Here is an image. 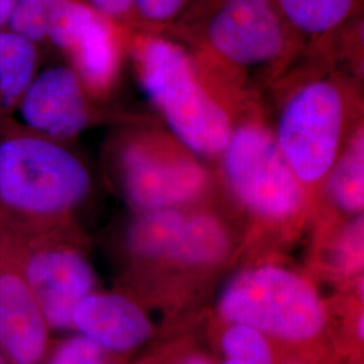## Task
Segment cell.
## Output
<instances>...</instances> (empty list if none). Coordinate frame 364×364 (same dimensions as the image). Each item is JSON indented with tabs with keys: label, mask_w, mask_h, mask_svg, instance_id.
<instances>
[{
	"label": "cell",
	"mask_w": 364,
	"mask_h": 364,
	"mask_svg": "<svg viewBox=\"0 0 364 364\" xmlns=\"http://www.w3.org/2000/svg\"><path fill=\"white\" fill-rule=\"evenodd\" d=\"M90 3L95 11L107 19L123 18L132 9V0H90Z\"/></svg>",
	"instance_id": "obj_23"
},
{
	"label": "cell",
	"mask_w": 364,
	"mask_h": 364,
	"mask_svg": "<svg viewBox=\"0 0 364 364\" xmlns=\"http://www.w3.org/2000/svg\"><path fill=\"white\" fill-rule=\"evenodd\" d=\"M221 154L230 191L252 216L284 224L305 210V186L266 129L258 124L234 129Z\"/></svg>",
	"instance_id": "obj_4"
},
{
	"label": "cell",
	"mask_w": 364,
	"mask_h": 364,
	"mask_svg": "<svg viewBox=\"0 0 364 364\" xmlns=\"http://www.w3.org/2000/svg\"><path fill=\"white\" fill-rule=\"evenodd\" d=\"M278 364H313L312 362L301 358V356H287L285 358V360L279 359Z\"/></svg>",
	"instance_id": "obj_26"
},
{
	"label": "cell",
	"mask_w": 364,
	"mask_h": 364,
	"mask_svg": "<svg viewBox=\"0 0 364 364\" xmlns=\"http://www.w3.org/2000/svg\"><path fill=\"white\" fill-rule=\"evenodd\" d=\"M37 45L0 28V107L14 108L37 75Z\"/></svg>",
	"instance_id": "obj_15"
},
{
	"label": "cell",
	"mask_w": 364,
	"mask_h": 364,
	"mask_svg": "<svg viewBox=\"0 0 364 364\" xmlns=\"http://www.w3.org/2000/svg\"><path fill=\"white\" fill-rule=\"evenodd\" d=\"M326 180L328 196L338 210L350 216L363 213V131H358L353 135L350 146L338 156Z\"/></svg>",
	"instance_id": "obj_16"
},
{
	"label": "cell",
	"mask_w": 364,
	"mask_h": 364,
	"mask_svg": "<svg viewBox=\"0 0 364 364\" xmlns=\"http://www.w3.org/2000/svg\"><path fill=\"white\" fill-rule=\"evenodd\" d=\"M73 329L112 355L136 351L154 336L147 312L129 296L92 291L78 302L72 316Z\"/></svg>",
	"instance_id": "obj_12"
},
{
	"label": "cell",
	"mask_w": 364,
	"mask_h": 364,
	"mask_svg": "<svg viewBox=\"0 0 364 364\" xmlns=\"http://www.w3.org/2000/svg\"><path fill=\"white\" fill-rule=\"evenodd\" d=\"M119 168L123 191L138 212L182 209L208 188V174L195 158L153 142L126 146Z\"/></svg>",
	"instance_id": "obj_6"
},
{
	"label": "cell",
	"mask_w": 364,
	"mask_h": 364,
	"mask_svg": "<svg viewBox=\"0 0 364 364\" xmlns=\"http://www.w3.org/2000/svg\"><path fill=\"white\" fill-rule=\"evenodd\" d=\"M166 362H168V360H166ZM135 364H161V362H159V360H153V362H150V360H142V362H141V363H135Z\"/></svg>",
	"instance_id": "obj_27"
},
{
	"label": "cell",
	"mask_w": 364,
	"mask_h": 364,
	"mask_svg": "<svg viewBox=\"0 0 364 364\" xmlns=\"http://www.w3.org/2000/svg\"><path fill=\"white\" fill-rule=\"evenodd\" d=\"M0 364H7L6 362V359H4V356H3V353L0 352Z\"/></svg>",
	"instance_id": "obj_28"
},
{
	"label": "cell",
	"mask_w": 364,
	"mask_h": 364,
	"mask_svg": "<svg viewBox=\"0 0 364 364\" xmlns=\"http://www.w3.org/2000/svg\"><path fill=\"white\" fill-rule=\"evenodd\" d=\"M16 259L50 329H73L78 302L96 285L87 257L76 247L50 243L30 248Z\"/></svg>",
	"instance_id": "obj_7"
},
{
	"label": "cell",
	"mask_w": 364,
	"mask_h": 364,
	"mask_svg": "<svg viewBox=\"0 0 364 364\" xmlns=\"http://www.w3.org/2000/svg\"><path fill=\"white\" fill-rule=\"evenodd\" d=\"M344 100L329 81H312L294 92L282 109L275 141L304 186L326 180L340 156Z\"/></svg>",
	"instance_id": "obj_5"
},
{
	"label": "cell",
	"mask_w": 364,
	"mask_h": 364,
	"mask_svg": "<svg viewBox=\"0 0 364 364\" xmlns=\"http://www.w3.org/2000/svg\"><path fill=\"white\" fill-rule=\"evenodd\" d=\"M50 326L15 255L0 259V352L7 364H41Z\"/></svg>",
	"instance_id": "obj_11"
},
{
	"label": "cell",
	"mask_w": 364,
	"mask_h": 364,
	"mask_svg": "<svg viewBox=\"0 0 364 364\" xmlns=\"http://www.w3.org/2000/svg\"><path fill=\"white\" fill-rule=\"evenodd\" d=\"M138 61L144 92L176 138L195 154H221L232 120L197 80L183 49L168 39H149Z\"/></svg>",
	"instance_id": "obj_2"
},
{
	"label": "cell",
	"mask_w": 364,
	"mask_h": 364,
	"mask_svg": "<svg viewBox=\"0 0 364 364\" xmlns=\"http://www.w3.org/2000/svg\"><path fill=\"white\" fill-rule=\"evenodd\" d=\"M186 212L156 209L139 212L127 234L131 254L149 264H169L178 243Z\"/></svg>",
	"instance_id": "obj_14"
},
{
	"label": "cell",
	"mask_w": 364,
	"mask_h": 364,
	"mask_svg": "<svg viewBox=\"0 0 364 364\" xmlns=\"http://www.w3.org/2000/svg\"><path fill=\"white\" fill-rule=\"evenodd\" d=\"M223 324L257 329L273 343L312 350L331 326L326 301L305 275L273 263L254 264L235 274L218 301Z\"/></svg>",
	"instance_id": "obj_1"
},
{
	"label": "cell",
	"mask_w": 364,
	"mask_h": 364,
	"mask_svg": "<svg viewBox=\"0 0 364 364\" xmlns=\"http://www.w3.org/2000/svg\"><path fill=\"white\" fill-rule=\"evenodd\" d=\"M68 0H15L9 28L36 45L48 39L55 15Z\"/></svg>",
	"instance_id": "obj_19"
},
{
	"label": "cell",
	"mask_w": 364,
	"mask_h": 364,
	"mask_svg": "<svg viewBox=\"0 0 364 364\" xmlns=\"http://www.w3.org/2000/svg\"><path fill=\"white\" fill-rule=\"evenodd\" d=\"M117 358L90 338L76 333L55 347L46 364H117Z\"/></svg>",
	"instance_id": "obj_20"
},
{
	"label": "cell",
	"mask_w": 364,
	"mask_h": 364,
	"mask_svg": "<svg viewBox=\"0 0 364 364\" xmlns=\"http://www.w3.org/2000/svg\"><path fill=\"white\" fill-rule=\"evenodd\" d=\"M232 239L227 225L208 212L188 213L168 267L204 272L230 255Z\"/></svg>",
	"instance_id": "obj_13"
},
{
	"label": "cell",
	"mask_w": 364,
	"mask_h": 364,
	"mask_svg": "<svg viewBox=\"0 0 364 364\" xmlns=\"http://www.w3.org/2000/svg\"><path fill=\"white\" fill-rule=\"evenodd\" d=\"M84 88L75 69L53 66L36 75L16 107L36 135L53 141L72 138L90 122Z\"/></svg>",
	"instance_id": "obj_10"
},
{
	"label": "cell",
	"mask_w": 364,
	"mask_h": 364,
	"mask_svg": "<svg viewBox=\"0 0 364 364\" xmlns=\"http://www.w3.org/2000/svg\"><path fill=\"white\" fill-rule=\"evenodd\" d=\"M335 269L344 275L359 274L363 269V216H355L348 227L338 236L333 250Z\"/></svg>",
	"instance_id": "obj_21"
},
{
	"label": "cell",
	"mask_w": 364,
	"mask_h": 364,
	"mask_svg": "<svg viewBox=\"0 0 364 364\" xmlns=\"http://www.w3.org/2000/svg\"><path fill=\"white\" fill-rule=\"evenodd\" d=\"M48 39L75 60L82 84L93 91H105L117 70V38L108 19L91 6L68 0L58 11Z\"/></svg>",
	"instance_id": "obj_9"
},
{
	"label": "cell",
	"mask_w": 364,
	"mask_h": 364,
	"mask_svg": "<svg viewBox=\"0 0 364 364\" xmlns=\"http://www.w3.org/2000/svg\"><path fill=\"white\" fill-rule=\"evenodd\" d=\"M355 0H278L279 10L291 26L306 34H324L341 25Z\"/></svg>",
	"instance_id": "obj_17"
},
{
	"label": "cell",
	"mask_w": 364,
	"mask_h": 364,
	"mask_svg": "<svg viewBox=\"0 0 364 364\" xmlns=\"http://www.w3.org/2000/svg\"><path fill=\"white\" fill-rule=\"evenodd\" d=\"M90 189L87 168L53 139L19 135L0 142V203L14 213L57 218L76 208Z\"/></svg>",
	"instance_id": "obj_3"
},
{
	"label": "cell",
	"mask_w": 364,
	"mask_h": 364,
	"mask_svg": "<svg viewBox=\"0 0 364 364\" xmlns=\"http://www.w3.org/2000/svg\"><path fill=\"white\" fill-rule=\"evenodd\" d=\"M168 364H215L212 356L203 350H178L168 359Z\"/></svg>",
	"instance_id": "obj_24"
},
{
	"label": "cell",
	"mask_w": 364,
	"mask_h": 364,
	"mask_svg": "<svg viewBox=\"0 0 364 364\" xmlns=\"http://www.w3.org/2000/svg\"><path fill=\"white\" fill-rule=\"evenodd\" d=\"M213 49L242 66L264 65L285 49V28L270 0H223L210 19Z\"/></svg>",
	"instance_id": "obj_8"
},
{
	"label": "cell",
	"mask_w": 364,
	"mask_h": 364,
	"mask_svg": "<svg viewBox=\"0 0 364 364\" xmlns=\"http://www.w3.org/2000/svg\"><path fill=\"white\" fill-rule=\"evenodd\" d=\"M186 0H132V7L151 22H166L181 13Z\"/></svg>",
	"instance_id": "obj_22"
},
{
	"label": "cell",
	"mask_w": 364,
	"mask_h": 364,
	"mask_svg": "<svg viewBox=\"0 0 364 364\" xmlns=\"http://www.w3.org/2000/svg\"><path fill=\"white\" fill-rule=\"evenodd\" d=\"M220 360L215 364H278L274 343L254 328L224 324L221 331Z\"/></svg>",
	"instance_id": "obj_18"
},
{
	"label": "cell",
	"mask_w": 364,
	"mask_h": 364,
	"mask_svg": "<svg viewBox=\"0 0 364 364\" xmlns=\"http://www.w3.org/2000/svg\"><path fill=\"white\" fill-rule=\"evenodd\" d=\"M15 0H0V28L9 26Z\"/></svg>",
	"instance_id": "obj_25"
}]
</instances>
